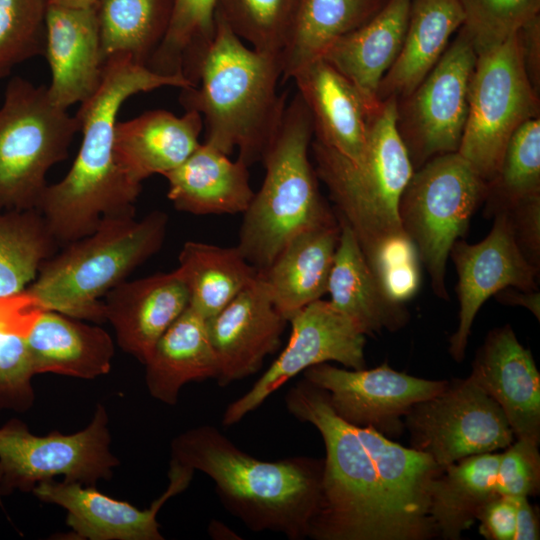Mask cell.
Here are the masks:
<instances>
[{
	"mask_svg": "<svg viewBox=\"0 0 540 540\" xmlns=\"http://www.w3.org/2000/svg\"><path fill=\"white\" fill-rule=\"evenodd\" d=\"M517 497L497 494L477 515L479 533L488 540H514Z\"/></svg>",
	"mask_w": 540,
	"mask_h": 540,
	"instance_id": "obj_45",
	"label": "cell"
},
{
	"mask_svg": "<svg viewBox=\"0 0 540 540\" xmlns=\"http://www.w3.org/2000/svg\"><path fill=\"white\" fill-rule=\"evenodd\" d=\"M476 59L461 27L421 83L397 100L396 126L414 170L436 156L458 151Z\"/></svg>",
	"mask_w": 540,
	"mask_h": 540,
	"instance_id": "obj_12",
	"label": "cell"
},
{
	"mask_svg": "<svg viewBox=\"0 0 540 540\" xmlns=\"http://www.w3.org/2000/svg\"><path fill=\"white\" fill-rule=\"evenodd\" d=\"M469 377L501 407L515 439L539 445L540 374L509 324L487 334Z\"/></svg>",
	"mask_w": 540,
	"mask_h": 540,
	"instance_id": "obj_19",
	"label": "cell"
},
{
	"mask_svg": "<svg viewBox=\"0 0 540 540\" xmlns=\"http://www.w3.org/2000/svg\"><path fill=\"white\" fill-rule=\"evenodd\" d=\"M487 182L458 153L436 156L414 170L399 202V218L417 248L436 296L448 300L446 263L484 202Z\"/></svg>",
	"mask_w": 540,
	"mask_h": 540,
	"instance_id": "obj_9",
	"label": "cell"
},
{
	"mask_svg": "<svg viewBox=\"0 0 540 540\" xmlns=\"http://www.w3.org/2000/svg\"><path fill=\"white\" fill-rule=\"evenodd\" d=\"M458 275L459 322L449 339V354L460 363L465 358L468 338L479 309L502 289L524 291L538 289L539 270L521 252L505 213L494 216L489 234L480 242L469 244L458 239L450 255Z\"/></svg>",
	"mask_w": 540,
	"mask_h": 540,
	"instance_id": "obj_16",
	"label": "cell"
},
{
	"mask_svg": "<svg viewBox=\"0 0 540 540\" xmlns=\"http://www.w3.org/2000/svg\"><path fill=\"white\" fill-rule=\"evenodd\" d=\"M28 345L35 374L93 379L110 371L114 355L113 340L104 329L46 309L34 321Z\"/></svg>",
	"mask_w": 540,
	"mask_h": 540,
	"instance_id": "obj_28",
	"label": "cell"
},
{
	"mask_svg": "<svg viewBox=\"0 0 540 540\" xmlns=\"http://www.w3.org/2000/svg\"><path fill=\"white\" fill-rule=\"evenodd\" d=\"M47 0H0V79L45 50Z\"/></svg>",
	"mask_w": 540,
	"mask_h": 540,
	"instance_id": "obj_40",
	"label": "cell"
},
{
	"mask_svg": "<svg viewBox=\"0 0 540 540\" xmlns=\"http://www.w3.org/2000/svg\"><path fill=\"white\" fill-rule=\"evenodd\" d=\"M539 445L516 439L501 453L496 492L512 497H534L540 492Z\"/></svg>",
	"mask_w": 540,
	"mask_h": 540,
	"instance_id": "obj_43",
	"label": "cell"
},
{
	"mask_svg": "<svg viewBox=\"0 0 540 540\" xmlns=\"http://www.w3.org/2000/svg\"><path fill=\"white\" fill-rule=\"evenodd\" d=\"M171 460L206 474L222 505L249 530L308 538L321 495L323 458L260 460L216 427L200 425L172 440Z\"/></svg>",
	"mask_w": 540,
	"mask_h": 540,
	"instance_id": "obj_3",
	"label": "cell"
},
{
	"mask_svg": "<svg viewBox=\"0 0 540 540\" xmlns=\"http://www.w3.org/2000/svg\"><path fill=\"white\" fill-rule=\"evenodd\" d=\"M103 304L120 348L145 364L158 339L189 306V293L175 269L125 280L104 296Z\"/></svg>",
	"mask_w": 540,
	"mask_h": 540,
	"instance_id": "obj_21",
	"label": "cell"
},
{
	"mask_svg": "<svg viewBox=\"0 0 540 540\" xmlns=\"http://www.w3.org/2000/svg\"><path fill=\"white\" fill-rule=\"evenodd\" d=\"M168 216L153 211L104 217L94 232L45 260L27 292L46 310L106 321L103 298L162 247Z\"/></svg>",
	"mask_w": 540,
	"mask_h": 540,
	"instance_id": "obj_5",
	"label": "cell"
},
{
	"mask_svg": "<svg viewBox=\"0 0 540 540\" xmlns=\"http://www.w3.org/2000/svg\"><path fill=\"white\" fill-rule=\"evenodd\" d=\"M289 341L278 358L222 417L232 426L256 410L270 395L307 368L335 361L349 369L365 368V335L329 301L321 299L296 311L288 320Z\"/></svg>",
	"mask_w": 540,
	"mask_h": 540,
	"instance_id": "obj_14",
	"label": "cell"
},
{
	"mask_svg": "<svg viewBox=\"0 0 540 540\" xmlns=\"http://www.w3.org/2000/svg\"><path fill=\"white\" fill-rule=\"evenodd\" d=\"M539 95L525 72L517 34L477 55L458 153L488 183L515 130L540 116Z\"/></svg>",
	"mask_w": 540,
	"mask_h": 540,
	"instance_id": "obj_10",
	"label": "cell"
},
{
	"mask_svg": "<svg viewBox=\"0 0 540 540\" xmlns=\"http://www.w3.org/2000/svg\"><path fill=\"white\" fill-rule=\"evenodd\" d=\"M494 296L502 304L526 308L537 320H540V293L538 290L524 291L514 287H507Z\"/></svg>",
	"mask_w": 540,
	"mask_h": 540,
	"instance_id": "obj_48",
	"label": "cell"
},
{
	"mask_svg": "<svg viewBox=\"0 0 540 540\" xmlns=\"http://www.w3.org/2000/svg\"><path fill=\"white\" fill-rule=\"evenodd\" d=\"M110 441L101 404L90 424L70 435L52 431L37 436L21 420L10 419L0 427V504L15 490L32 491L39 482L60 475L87 486L109 479L119 464Z\"/></svg>",
	"mask_w": 540,
	"mask_h": 540,
	"instance_id": "obj_11",
	"label": "cell"
},
{
	"mask_svg": "<svg viewBox=\"0 0 540 540\" xmlns=\"http://www.w3.org/2000/svg\"><path fill=\"white\" fill-rule=\"evenodd\" d=\"M412 0H386L368 21L332 43L322 55L361 93L370 109L403 44Z\"/></svg>",
	"mask_w": 540,
	"mask_h": 540,
	"instance_id": "obj_24",
	"label": "cell"
},
{
	"mask_svg": "<svg viewBox=\"0 0 540 540\" xmlns=\"http://www.w3.org/2000/svg\"><path fill=\"white\" fill-rule=\"evenodd\" d=\"M476 54L503 43L540 14V0H459Z\"/></svg>",
	"mask_w": 540,
	"mask_h": 540,
	"instance_id": "obj_41",
	"label": "cell"
},
{
	"mask_svg": "<svg viewBox=\"0 0 540 540\" xmlns=\"http://www.w3.org/2000/svg\"><path fill=\"white\" fill-rule=\"evenodd\" d=\"M313 123L297 93L262 163L263 183L243 213L237 247L259 271L298 233L338 222L322 197L308 153Z\"/></svg>",
	"mask_w": 540,
	"mask_h": 540,
	"instance_id": "obj_7",
	"label": "cell"
},
{
	"mask_svg": "<svg viewBox=\"0 0 540 540\" xmlns=\"http://www.w3.org/2000/svg\"><path fill=\"white\" fill-rule=\"evenodd\" d=\"M287 319L277 310L260 271L257 279L212 317L206 319L217 358L219 386L257 373L277 351Z\"/></svg>",
	"mask_w": 540,
	"mask_h": 540,
	"instance_id": "obj_18",
	"label": "cell"
},
{
	"mask_svg": "<svg viewBox=\"0 0 540 540\" xmlns=\"http://www.w3.org/2000/svg\"><path fill=\"white\" fill-rule=\"evenodd\" d=\"M303 376L327 392L331 408L342 420L390 439L403 433L404 417L415 404L441 393L449 383L399 372L387 363L372 369L321 363L307 368Z\"/></svg>",
	"mask_w": 540,
	"mask_h": 540,
	"instance_id": "obj_15",
	"label": "cell"
},
{
	"mask_svg": "<svg viewBox=\"0 0 540 540\" xmlns=\"http://www.w3.org/2000/svg\"><path fill=\"white\" fill-rule=\"evenodd\" d=\"M540 539L538 508L527 497H517L516 524L514 540Z\"/></svg>",
	"mask_w": 540,
	"mask_h": 540,
	"instance_id": "obj_47",
	"label": "cell"
},
{
	"mask_svg": "<svg viewBox=\"0 0 540 540\" xmlns=\"http://www.w3.org/2000/svg\"><path fill=\"white\" fill-rule=\"evenodd\" d=\"M337 219L341 231L327 284L329 302L365 336L403 328L409 321L406 307L384 293L354 232Z\"/></svg>",
	"mask_w": 540,
	"mask_h": 540,
	"instance_id": "obj_26",
	"label": "cell"
},
{
	"mask_svg": "<svg viewBox=\"0 0 540 540\" xmlns=\"http://www.w3.org/2000/svg\"><path fill=\"white\" fill-rule=\"evenodd\" d=\"M172 5L173 0H97L104 63L124 55L147 66L166 34Z\"/></svg>",
	"mask_w": 540,
	"mask_h": 540,
	"instance_id": "obj_34",
	"label": "cell"
},
{
	"mask_svg": "<svg viewBox=\"0 0 540 540\" xmlns=\"http://www.w3.org/2000/svg\"><path fill=\"white\" fill-rule=\"evenodd\" d=\"M248 166L207 143H200L177 168L164 174L168 199L174 207L194 215L244 213L254 191Z\"/></svg>",
	"mask_w": 540,
	"mask_h": 540,
	"instance_id": "obj_25",
	"label": "cell"
},
{
	"mask_svg": "<svg viewBox=\"0 0 540 540\" xmlns=\"http://www.w3.org/2000/svg\"><path fill=\"white\" fill-rule=\"evenodd\" d=\"M501 453L466 457L443 468L429 491V516L437 537L459 540L476 521L483 505L497 495Z\"/></svg>",
	"mask_w": 540,
	"mask_h": 540,
	"instance_id": "obj_31",
	"label": "cell"
},
{
	"mask_svg": "<svg viewBox=\"0 0 540 540\" xmlns=\"http://www.w3.org/2000/svg\"><path fill=\"white\" fill-rule=\"evenodd\" d=\"M386 0H299L289 39L282 51V80L322 57L343 35L368 21Z\"/></svg>",
	"mask_w": 540,
	"mask_h": 540,
	"instance_id": "obj_33",
	"label": "cell"
},
{
	"mask_svg": "<svg viewBox=\"0 0 540 540\" xmlns=\"http://www.w3.org/2000/svg\"><path fill=\"white\" fill-rule=\"evenodd\" d=\"M291 79L310 112L315 140L360 160L371 109L359 90L322 57L299 68Z\"/></svg>",
	"mask_w": 540,
	"mask_h": 540,
	"instance_id": "obj_23",
	"label": "cell"
},
{
	"mask_svg": "<svg viewBox=\"0 0 540 540\" xmlns=\"http://www.w3.org/2000/svg\"><path fill=\"white\" fill-rule=\"evenodd\" d=\"M540 199V117L528 119L509 139L499 169L487 183L484 215L494 217Z\"/></svg>",
	"mask_w": 540,
	"mask_h": 540,
	"instance_id": "obj_38",
	"label": "cell"
},
{
	"mask_svg": "<svg viewBox=\"0 0 540 540\" xmlns=\"http://www.w3.org/2000/svg\"><path fill=\"white\" fill-rule=\"evenodd\" d=\"M366 261L384 293L394 302L404 304L418 292L421 261L406 233L382 244Z\"/></svg>",
	"mask_w": 540,
	"mask_h": 540,
	"instance_id": "obj_42",
	"label": "cell"
},
{
	"mask_svg": "<svg viewBox=\"0 0 540 540\" xmlns=\"http://www.w3.org/2000/svg\"><path fill=\"white\" fill-rule=\"evenodd\" d=\"M282 55L247 47L216 12V30L198 65L194 86L181 89L185 111L198 112L205 143L226 155L235 148L248 167L262 161L282 122L278 94Z\"/></svg>",
	"mask_w": 540,
	"mask_h": 540,
	"instance_id": "obj_4",
	"label": "cell"
},
{
	"mask_svg": "<svg viewBox=\"0 0 540 540\" xmlns=\"http://www.w3.org/2000/svg\"><path fill=\"white\" fill-rule=\"evenodd\" d=\"M411 448L445 468L466 457L505 449L515 440L498 405L469 376L415 404L404 417Z\"/></svg>",
	"mask_w": 540,
	"mask_h": 540,
	"instance_id": "obj_13",
	"label": "cell"
},
{
	"mask_svg": "<svg viewBox=\"0 0 540 540\" xmlns=\"http://www.w3.org/2000/svg\"><path fill=\"white\" fill-rule=\"evenodd\" d=\"M203 129L201 115L192 110L177 116L156 109L128 121H117L114 155L133 187L154 174L164 175L181 165L199 146Z\"/></svg>",
	"mask_w": 540,
	"mask_h": 540,
	"instance_id": "obj_22",
	"label": "cell"
},
{
	"mask_svg": "<svg viewBox=\"0 0 540 540\" xmlns=\"http://www.w3.org/2000/svg\"><path fill=\"white\" fill-rule=\"evenodd\" d=\"M178 259L189 306L205 319L218 313L259 276V270L237 246L187 241Z\"/></svg>",
	"mask_w": 540,
	"mask_h": 540,
	"instance_id": "obj_32",
	"label": "cell"
},
{
	"mask_svg": "<svg viewBox=\"0 0 540 540\" xmlns=\"http://www.w3.org/2000/svg\"><path fill=\"white\" fill-rule=\"evenodd\" d=\"M193 86L183 75H163L129 56L104 63L97 91L76 114L82 140L65 177L47 185L37 206L58 244H68L95 231L107 216L135 213L141 190L128 183L114 155L117 116L131 96L161 87Z\"/></svg>",
	"mask_w": 540,
	"mask_h": 540,
	"instance_id": "obj_2",
	"label": "cell"
},
{
	"mask_svg": "<svg viewBox=\"0 0 540 540\" xmlns=\"http://www.w3.org/2000/svg\"><path fill=\"white\" fill-rule=\"evenodd\" d=\"M463 23L459 0H412L402 47L380 82L378 101L410 94L439 61Z\"/></svg>",
	"mask_w": 540,
	"mask_h": 540,
	"instance_id": "obj_29",
	"label": "cell"
},
{
	"mask_svg": "<svg viewBox=\"0 0 540 540\" xmlns=\"http://www.w3.org/2000/svg\"><path fill=\"white\" fill-rule=\"evenodd\" d=\"M218 0H173L166 34L147 63L163 75H183L193 85L216 30Z\"/></svg>",
	"mask_w": 540,
	"mask_h": 540,
	"instance_id": "obj_37",
	"label": "cell"
},
{
	"mask_svg": "<svg viewBox=\"0 0 540 540\" xmlns=\"http://www.w3.org/2000/svg\"><path fill=\"white\" fill-rule=\"evenodd\" d=\"M517 40L522 63L528 80L539 95L540 92V14L522 25Z\"/></svg>",
	"mask_w": 540,
	"mask_h": 540,
	"instance_id": "obj_46",
	"label": "cell"
},
{
	"mask_svg": "<svg viewBox=\"0 0 540 540\" xmlns=\"http://www.w3.org/2000/svg\"><path fill=\"white\" fill-rule=\"evenodd\" d=\"M515 240L527 261L540 266V199L524 202L508 212Z\"/></svg>",
	"mask_w": 540,
	"mask_h": 540,
	"instance_id": "obj_44",
	"label": "cell"
},
{
	"mask_svg": "<svg viewBox=\"0 0 540 540\" xmlns=\"http://www.w3.org/2000/svg\"><path fill=\"white\" fill-rule=\"evenodd\" d=\"M57 245L37 210L0 211V298L24 291Z\"/></svg>",
	"mask_w": 540,
	"mask_h": 540,
	"instance_id": "obj_36",
	"label": "cell"
},
{
	"mask_svg": "<svg viewBox=\"0 0 540 540\" xmlns=\"http://www.w3.org/2000/svg\"><path fill=\"white\" fill-rule=\"evenodd\" d=\"M44 54L51 72L48 94L62 109L88 100L104 69L95 7L67 8L47 3Z\"/></svg>",
	"mask_w": 540,
	"mask_h": 540,
	"instance_id": "obj_20",
	"label": "cell"
},
{
	"mask_svg": "<svg viewBox=\"0 0 540 540\" xmlns=\"http://www.w3.org/2000/svg\"><path fill=\"white\" fill-rule=\"evenodd\" d=\"M144 365L150 395L169 405L177 402L185 384L216 379L218 364L206 319L188 306L158 339Z\"/></svg>",
	"mask_w": 540,
	"mask_h": 540,
	"instance_id": "obj_30",
	"label": "cell"
},
{
	"mask_svg": "<svg viewBox=\"0 0 540 540\" xmlns=\"http://www.w3.org/2000/svg\"><path fill=\"white\" fill-rule=\"evenodd\" d=\"M396 118L395 97L369 111L366 146L358 161L315 139L311 142L317 178L326 185L336 216L350 226L365 258L405 233L398 208L414 168Z\"/></svg>",
	"mask_w": 540,
	"mask_h": 540,
	"instance_id": "obj_6",
	"label": "cell"
},
{
	"mask_svg": "<svg viewBox=\"0 0 540 540\" xmlns=\"http://www.w3.org/2000/svg\"><path fill=\"white\" fill-rule=\"evenodd\" d=\"M194 472L171 460L166 491L145 510L80 482L42 481L32 492L41 501L59 505L67 511L66 522L74 539L163 540L157 514L169 498L188 487Z\"/></svg>",
	"mask_w": 540,
	"mask_h": 540,
	"instance_id": "obj_17",
	"label": "cell"
},
{
	"mask_svg": "<svg viewBox=\"0 0 540 540\" xmlns=\"http://www.w3.org/2000/svg\"><path fill=\"white\" fill-rule=\"evenodd\" d=\"M288 412L325 446L321 495L308 538L428 540L437 537L429 491L441 473L428 455L338 417L327 392L305 380L285 395Z\"/></svg>",
	"mask_w": 540,
	"mask_h": 540,
	"instance_id": "obj_1",
	"label": "cell"
},
{
	"mask_svg": "<svg viewBox=\"0 0 540 540\" xmlns=\"http://www.w3.org/2000/svg\"><path fill=\"white\" fill-rule=\"evenodd\" d=\"M340 231L339 221L302 231L260 271L273 304L287 321L296 311L327 293Z\"/></svg>",
	"mask_w": 540,
	"mask_h": 540,
	"instance_id": "obj_27",
	"label": "cell"
},
{
	"mask_svg": "<svg viewBox=\"0 0 540 540\" xmlns=\"http://www.w3.org/2000/svg\"><path fill=\"white\" fill-rule=\"evenodd\" d=\"M42 310L26 289L0 298V410L24 412L33 405L28 334Z\"/></svg>",
	"mask_w": 540,
	"mask_h": 540,
	"instance_id": "obj_35",
	"label": "cell"
},
{
	"mask_svg": "<svg viewBox=\"0 0 540 540\" xmlns=\"http://www.w3.org/2000/svg\"><path fill=\"white\" fill-rule=\"evenodd\" d=\"M298 4L299 0H218L216 12L253 49L282 55Z\"/></svg>",
	"mask_w": 540,
	"mask_h": 540,
	"instance_id": "obj_39",
	"label": "cell"
},
{
	"mask_svg": "<svg viewBox=\"0 0 540 540\" xmlns=\"http://www.w3.org/2000/svg\"><path fill=\"white\" fill-rule=\"evenodd\" d=\"M80 122L46 86L12 78L0 107V211L37 209L51 167L65 160Z\"/></svg>",
	"mask_w": 540,
	"mask_h": 540,
	"instance_id": "obj_8",
	"label": "cell"
},
{
	"mask_svg": "<svg viewBox=\"0 0 540 540\" xmlns=\"http://www.w3.org/2000/svg\"><path fill=\"white\" fill-rule=\"evenodd\" d=\"M97 0H47L48 4L67 8L95 7Z\"/></svg>",
	"mask_w": 540,
	"mask_h": 540,
	"instance_id": "obj_49",
	"label": "cell"
}]
</instances>
